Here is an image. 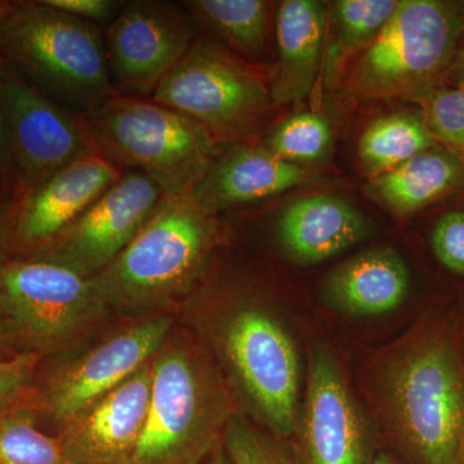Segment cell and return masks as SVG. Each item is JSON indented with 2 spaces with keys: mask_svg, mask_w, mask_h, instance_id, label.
Segmentation results:
<instances>
[{
  "mask_svg": "<svg viewBox=\"0 0 464 464\" xmlns=\"http://www.w3.org/2000/svg\"><path fill=\"white\" fill-rule=\"evenodd\" d=\"M382 408L411 464H458L464 435L462 315L424 316L384 360Z\"/></svg>",
  "mask_w": 464,
  "mask_h": 464,
  "instance_id": "cell-1",
  "label": "cell"
},
{
  "mask_svg": "<svg viewBox=\"0 0 464 464\" xmlns=\"http://www.w3.org/2000/svg\"><path fill=\"white\" fill-rule=\"evenodd\" d=\"M222 237L218 216L191 191L169 198L92 279L115 316L176 315L199 288Z\"/></svg>",
  "mask_w": 464,
  "mask_h": 464,
  "instance_id": "cell-2",
  "label": "cell"
},
{
  "mask_svg": "<svg viewBox=\"0 0 464 464\" xmlns=\"http://www.w3.org/2000/svg\"><path fill=\"white\" fill-rule=\"evenodd\" d=\"M151 365L148 417L125 464H207L237 413L212 351L194 329L176 324Z\"/></svg>",
  "mask_w": 464,
  "mask_h": 464,
  "instance_id": "cell-3",
  "label": "cell"
},
{
  "mask_svg": "<svg viewBox=\"0 0 464 464\" xmlns=\"http://www.w3.org/2000/svg\"><path fill=\"white\" fill-rule=\"evenodd\" d=\"M199 286L219 307L208 311L215 315L209 322L192 329L268 433L277 440L292 439L299 418L301 364L289 332L235 283L216 288L204 275Z\"/></svg>",
  "mask_w": 464,
  "mask_h": 464,
  "instance_id": "cell-4",
  "label": "cell"
},
{
  "mask_svg": "<svg viewBox=\"0 0 464 464\" xmlns=\"http://www.w3.org/2000/svg\"><path fill=\"white\" fill-rule=\"evenodd\" d=\"M0 57L51 99L81 114L115 94L103 29L43 0L14 2L0 25Z\"/></svg>",
  "mask_w": 464,
  "mask_h": 464,
  "instance_id": "cell-5",
  "label": "cell"
},
{
  "mask_svg": "<svg viewBox=\"0 0 464 464\" xmlns=\"http://www.w3.org/2000/svg\"><path fill=\"white\" fill-rule=\"evenodd\" d=\"M87 119L100 154L148 176L167 199L192 191L218 149L199 124L151 99L115 93Z\"/></svg>",
  "mask_w": 464,
  "mask_h": 464,
  "instance_id": "cell-6",
  "label": "cell"
},
{
  "mask_svg": "<svg viewBox=\"0 0 464 464\" xmlns=\"http://www.w3.org/2000/svg\"><path fill=\"white\" fill-rule=\"evenodd\" d=\"M0 315L26 353H65L116 319L92 277L38 258L0 268Z\"/></svg>",
  "mask_w": 464,
  "mask_h": 464,
  "instance_id": "cell-7",
  "label": "cell"
},
{
  "mask_svg": "<svg viewBox=\"0 0 464 464\" xmlns=\"http://www.w3.org/2000/svg\"><path fill=\"white\" fill-rule=\"evenodd\" d=\"M176 325L173 314L116 317L65 353L42 357L34 378L44 420L65 422L151 362Z\"/></svg>",
  "mask_w": 464,
  "mask_h": 464,
  "instance_id": "cell-8",
  "label": "cell"
},
{
  "mask_svg": "<svg viewBox=\"0 0 464 464\" xmlns=\"http://www.w3.org/2000/svg\"><path fill=\"white\" fill-rule=\"evenodd\" d=\"M151 100L199 124L217 146L250 141L275 105L258 67L203 35Z\"/></svg>",
  "mask_w": 464,
  "mask_h": 464,
  "instance_id": "cell-9",
  "label": "cell"
},
{
  "mask_svg": "<svg viewBox=\"0 0 464 464\" xmlns=\"http://www.w3.org/2000/svg\"><path fill=\"white\" fill-rule=\"evenodd\" d=\"M462 29L459 12L449 3L400 0L356 63L351 90L372 100L420 93L450 63Z\"/></svg>",
  "mask_w": 464,
  "mask_h": 464,
  "instance_id": "cell-10",
  "label": "cell"
},
{
  "mask_svg": "<svg viewBox=\"0 0 464 464\" xmlns=\"http://www.w3.org/2000/svg\"><path fill=\"white\" fill-rule=\"evenodd\" d=\"M0 109L17 199L58 170L99 154L87 115L61 105L2 60Z\"/></svg>",
  "mask_w": 464,
  "mask_h": 464,
  "instance_id": "cell-11",
  "label": "cell"
},
{
  "mask_svg": "<svg viewBox=\"0 0 464 464\" xmlns=\"http://www.w3.org/2000/svg\"><path fill=\"white\" fill-rule=\"evenodd\" d=\"M199 36L181 2H124L118 17L103 29L112 90L121 96L152 99Z\"/></svg>",
  "mask_w": 464,
  "mask_h": 464,
  "instance_id": "cell-12",
  "label": "cell"
},
{
  "mask_svg": "<svg viewBox=\"0 0 464 464\" xmlns=\"http://www.w3.org/2000/svg\"><path fill=\"white\" fill-rule=\"evenodd\" d=\"M166 199L148 176L125 170L118 182L33 258L96 276L123 252Z\"/></svg>",
  "mask_w": 464,
  "mask_h": 464,
  "instance_id": "cell-13",
  "label": "cell"
},
{
  "mask_svg": "<svg viewBox=\"0 0 464 464\" xmlns=\"http://www.w3.org/2000/svg\"><path fill=\"white\" fill-rule=\"evenodd\" d=\"M292 457L295 464H372L362 411L332 351L314 347Z\"/></svg>",
  "mask_w": 464,
  "mask_h": 464,
  "instance_id": "cell-14",
  "label": "cell"
},
{
  "mask_svg": "<svg viewBox=\"0 0 464 464\" xmlns=\"http://www.w3.org/2000/svg\"><path fill=\"white\" fill-rule=\"evenodd\" d=\"M123 173L99 152L58 170L17 199L14 257L41 255Z\"/></svg>",
  "mask_w": 464,
  "mask_h": 464,
  "instance_id": "cell-15",
  "label": "cell"
},
{
  "mask_svg": "<svg viewBox=\"0 0 464 464\" xmlns=\"http://www.w3.org/2000/svg\"><path fill=\"white\" fill-rule=\"evenodd\" d=\"M151 362L56 427L72 464H125L141 438L151 395Z\"/></svg>",
  "mask_w": 464,
  "mask_h": 464,
  "instance_id": "cell-16",
  "label": "cell"
},
{
  "mask_svg": "<svg viewBox=\"0 0 464 464\" xmlns=\"http://www.w3.org/2000/svg\"><path fill=\"white\" fill-rule=\"evenodd\" d=\"M315 179L306 168L275 157L261 143L239 142L218 146L191 192L207 212L218 216Z\"/></svg>",
  "mask_w": 464,
  "mask_h": 464,
  "instance_id": "cell-17",
  "label": "cell"
},
{
  "mask_svg": "<svg viewBox=\"0 0 464 464\" xmlns=\"http://www.w3.org/2000/svg\"><path fill=\"white\" fill-rule=\"evenodd\" d=\"M329 8L316 0H285L275 14L276 63L271 74L275 105L304 99L323 74Z\"/></svg>",
  "mask_w": 464,
  "mask_h": 464,
  "instance_id": "cell-18",
  "label": "cell"
},
{
  "mask_svg": "<svg viewBox=\"0 0 464 464\" xmlns=\"http://www.w3.org/2000/svg\"><path fill=\"white\" fill-rule=\"evenodd\" d=\"M364 216L346 201L329 195H311L286 206L276 222L280 246L302 265L334 257L364 239Z\"/></svg>",
  "mask_w": 464,
  "mask_h": 464,
  "instance_id": "cell-19",
  "label": "cell"
},
{
  "mask_svg": "<svg viewBox=\"0 0 464 464\" xmlns=\"http://www.w3.org/2000/svg\"><path fill=\"white\" fill-rule=\"evenodd\" d=\"M411 275L404 259L392 249L366 250L335 268L325 284L324 297L340 313L377 316L404 304Z\"/></svg>",
  "mask_w": 464,
  "mask_h": 464,
  "instance_id": "cell-20",
  "label": "cell"
},
{
  "mask_svg": "<svg viewBox=\"0 0 464 464\" xmlns=\"http://www.w3.org/2000/svg\"><path fill=\"white\" fill-rule=\"evenodd\" d=\"M198 29L240 60L258 67L268 58L271 3L266 0H188L181 2Z\"/></svg>",
  "mask_w": 464,
  "mask_h": 464,
  "instance_id": "cell-21",
  "label": "cell"
},
{
  "mask_svg": "<svg viewBox=\"0 0 464 464\" xmlns=\"http://www.w3.org/2000/svg\"><path fill=\"white\" fill-rule=\"evenodd\" d=\"M463 170L453 155L427 150L372 179L369 191L398 215H411L453 190L462 181Z\"/></svg>",
  "mask_w": 464,
  "mask_h": 464,
  "instance_id": "cell-22",
  "label": "cell"
},
{
  "mask_svg": "<svg viewBox=\"0 0 464 464\" xmlns=\"http://www.w3.org/2000/svg\"><path fill=\"white\" fill-rule=\"evenodd\" d=\"M396 0H338L332 5L331 39L324 54L323 78L337 83L351 57L365 51L392 16Z\"/></svg>",
  "mask_w": 464,
  "mask_h": 464,
  "instance_id": "cell-23",
  "label": "cell"
},
{
  "mask_svg": "<svg viewBox=\"0 0 464 464\" xmlns=\"http://www.w3.org/2000/svg\"><path fill=\"white\" fill-rule=\"evenodd\" d=\"M43 420L35 391L0 408V464H72L56 433L42 429Z\"/></svg>",
  "mask_w": 464,
  "mask_h": 464,
  "instance_id": "cell-24",
  "label": "cell"
},
{
  "mask_svg": "<svg viewBox=\"0 0 464 464\" xmlns=\"http://www.w3.org/2000/svg\"><path fill=\"white\" fill-rule=\"evenodd\" d=\"M435 146L423 115L399 112L382 116L362 133L359 158L364 172L374 177L401 166Z\"/></svg>",
  "mask_w": 464,
  "mask_h": 464,
  "instance_id": "cell-25",
  "label": "cell"
},
{
  "mask_svg": "<svg viewBox=\"0 0 464 464\" xmlns=\"http://www.w3.org/2000/svg\"><path fill=\"white\" fill-rule=\"evenodd\" d=\"M332 127L319 112H298L286 118L261 143L275 157L293 166L320 163L331 150Z\"/></svg>",
  "mask_w": 464,
  "mask_h": 464,
  "instance_id": "cell-26",
  "label": "cell"
},
{
  "mask_svg": "<svg viewBox=\"0 0 464 464\" xmlns=\"http://www.w3.org/2000/svg\"><path fill=\"white\" fill-rule=\"evenodd\" d=\"M222 445L232 464H295L279 440L241 414L228 420Z\"/></svg>",
  "mask_w": 464,
  "mask_h": 464,
  "instance_id": "cell-27",
  "label": "cell"
},
{
  "mask_svg": "<svg viewBox=\"0 0 464 464\" xmlns=\"http://www.w3.org/2000/svg\"><path fill=\"white\" fill-rule=\"evenodd\" d=\"M423 119L433 140L464 164V91L457 88L432 93L424 105Z\"/></svg>",
  "mask_w": 464,
  "mask_h": 464,
  "instance_id": "cell-28",
  "label": "cell"
},
{
  "mask_svg": "<svg viewBox=\"0 0 464 464\" xmlns=\"http://www.w3.org/2000/svg\"><path fill=\"white\" fill-rule=\"evenodd\" d=\"M433 255L451 274L464 276V212L447 213L433 227Z\"/></svg>",
  "mask_w": 464,
  "mask_h": 464,
  "instance_id": "cell-29",
  "label": "cell"
},
{
  "mask_svg": "<svg viewBox=\"0 0 464 464\" xmlns=\"http://www.w3.org/2000/svg\"><path fill=\"white\" fill-rule=\"evenodd\" d=\"M42 356L25 353L0 359V408L26 398L34 391V378Z\"/></svg>",
  "mask_w": 464,
  "mask_h": 464,
  "instance_id": "cell-30",
  "label": "cell"
},
{
  "mask_svg": "<svg viewBox=\"0 0 464 464\" xmlns=\"http://www.w3.org/2000/svg\"><path fill=\"white\" fill-rule=\"evenodd\" d=\"M45 5L79 20L87 21L101 29L108 27L121 14V0H43Z\"/></svg>",
  "mask_w": 464,
  "mask_h": 464,
  "instance_id": "cell-31",
  "label": "cell"
},
{
  "mask_svg": "<svg viewBox=\"0 0 464 464\" xmlns=\"http://www.w3.org/2000/svg\"><path fill=\"white\" fill-rule=\"evenodd\" d=\"M17 198L0 186V268L14 257Z\"/></svg>",
  "mask_w": 464,
  "mask_h": 464,
  "instance_id": "cell-32",
  "label": "cell"
},
{
  "mask_svg": "<svg viewBox=\"0 0 464 464\" xmlns=\"http://www.w3.org/2000/svg\"><path fill=\"white\" fill-rule=\"evenodd\" d=\"M0 63H2V57H0ZM0 186L14 192L17 198L16 176H14V161L9 151L5 123H3L2 109H0Z\"/></svg>",
  "mask_w": 464,
  "mask_h": 464,
  "instance_id": "cell-33",
  "label": "cell"
},
{
  "mask_svg": "<svg viewBox=\"0 0 464 464\" xmlns=\"http://www.w3.org/2000/svg\"><path fill=\"white\" fill-rule=\"evenodd\" d=\"M25 353L14 329L11 328L7 320L0 315V359H12Z\"/></svg>",
  "mask_w": 464,
  "mask_h": 464,
  "instance_id": "cell-34",
  "label": "cell"
},
{
  "mask_svg": "<svg viewBox=\"0 0 464 464\" xmlns=\"http://www.w3.org/2000/svg\"><path fill=\"white\" fill-rule=\"evenodd\" d=\"M207 464H232L230 458L226 454L224 445H221V447L217 449L216 453L210 457V459L208 460Z\"/></svg>",
  "mask_w": 464,
  "mask_h": 464,
  "instance_id": "cell-35",
  "label": "cell"
},
{
  "mask_svg": "<svg viewBox=\"0 0 464 464\" xmlns=\"http://www.w3.org/2000/svg\"><path fill=\"white\" fill-rule=\"evenodd\" d=\"M14 2H9V0H0V25L3 21L5 20L14 9Z\"/></svg>",
  "mask_w": 464,
  "mask_h": 464,
  "instance_id": "cell-36",
  "label": "cell"
},
{
  "mask_svg": "<svg viewBox=\"0 0 464 464\" xmlns=\"http://www.w3.org/2000/svg\"><path fill=\"white\" fill-rule=\"evenodd\" d=\"M372 464H400L398 460L393 459L392 457L386 453L375 454L373 462Z\"/></svg>",
  "mask_w": 464,
  "mask_h": 464,
  "instance_id": "cell-37",
  "label": "cell"
},
{
  "mask_svg": "<svg viewBox=\"0 0 464 464\" xmlns=\"http://www.w3.org/2000/svg\"><path fill=\"white\" fill-rule=\"evenodd\" d=\"M457 69L462 70L464 72V45L462 50L459 51V53H458L457 60H456V65Z\"/></svg>",
  "mask_w": 464,
  "mask_h": 464,
  "instance_id": "cell-38",
  "label": "cell"
},
{
  "mask_svg": "<svg viewBox=\"0 0 464 464\" xmlns=\"http://www.w3.org/2000/svg\"><path fill=\"white\" fill-rule=\"evenodd\" d=\"M458 464H464V435L462 440V445H460L459 462H458Z\"/></svg>",
  "mask_w": 464,
  "mask_h": 464,
  "instance_id": "cell-39",
  "label": "cell"
},
{
  "mask_svg": "<svg viewBox=\"0 0 464 464\" xmlns=\"http://www.w3.org/2000/svg\"><path fill=\"white\" fill-rule=\"evenodd\" d=\"M458 88H460V90L464 91V72H463L462 79H460V82H459V87H458Z\"/></svg>",
  "mask_w": 464,
  "mask_h": 464,
  "instance_id": "cell-40",
  "label": "cell"
}]
</instances>
